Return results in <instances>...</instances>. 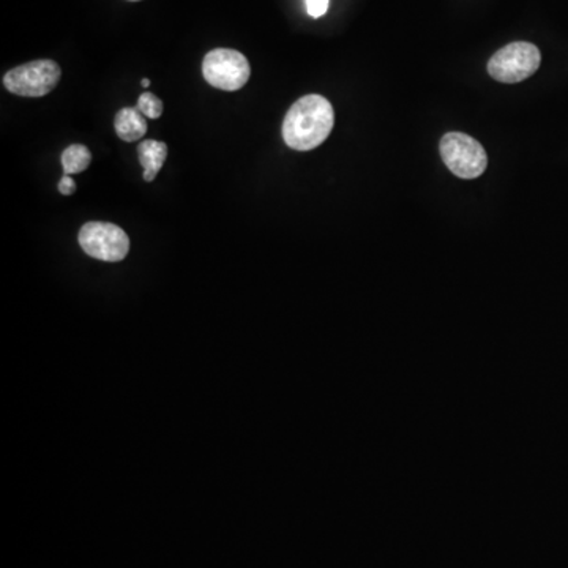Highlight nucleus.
I'll use <instances>...</instances> for the list:
<instances>
[{"mask_svg": "<svg viewBox=\"0 0 568 568\" xmlns=\"http://www.w3.org/2000/svg\"><path fill=\"white\" fill-rule=\"evenodd\" d=\"M203 74L212 88L234 92L248 82L252 69L242 52L220 48L205 55Z\"/></svg>", "mask_w": 568, "mask_h": 568, "instance_id": "6", "label": "nucleus"}, {"mask_svg": "<svg viewBox=\"0 0 568 568\" xmlns=\"http://www.w3.org/2000/svg\"><path fill=\"white\" fill-rule=\"evenodd\" d=\"M132 2H138V0H132Z\"/></svg>", "mask_w": 568, "mask_h": 568, "instance_id": "14", "label": "nucleus"}, {"mask_svg": "<svg viewBox=\"0 0 568 568\" xmlns=\"http://www.w3.org/2000/svg\"><path fill=\"white\" fill-rule=\"evenodd\" d=\"M61 77V67L54 61L43 59V61L24 63V65L7 71L3 77V85L14 95L39 99V97L54 91Z\"/></svg>", "mask_w": 568, "mask_h": 568, "instance_id": "4", "label": "nucleus"}, {"mask_svg": "<svg viewBox=\"0 0 568 568\" xmlns=\"http://www.w3.org/2000/svg\"><path fill=\"white\" fill-rule=\"evenodd\" d=\"M63 174L73 175L88 170L92 163V153L85 145L73 144L62 153Z\"/></svg>", "mask_w": 568, "mask_h": 568, "instance_id": "9", "label": "nucleus"}, {"mask_svg": "<svg viewBox=\"0 0 568 568\" xmlns=\"http://www.w3.org/2000/svg\"><path fill=\"white\" fill-rule=\"evenodd\" d=\"M138 111L149 119H159L163 114V102L151 92H144L138 100Z\"/></svg>", "mask_w": 568, "mask_h": 568, "instance_id": "10", "label": "nucleus"}, {"mask_svg": "<svg viewBox=\"0 0 568 568\" xmlns=\"http://www.w3.org/2000/svg\"><path fill=\"white\" fill-rule=\"evenodd\" d=\"M82 252L104 263H119L130 252V239L122 227L112 223H85L80 231Z\"/></svg>", "mask_w": 568, "mask_h": 568, "instance_id": "5", "label": "nucleus"}, {"mask_svg": "<svg viewBox=\"0 0 568 568\" xmlns=\"http://www.w3.org/2000/svg\"><path fill=\"white\" fill-rule=\"evenodd\" d=\"M58 189L59 192L63 194V196H70V194L77 192V182L73 181L71 175L63 174L61 182H59Z\"/></svg>", "mask_w": 568, "mask_h": 568, "instance_id": "12", "label": "nucleus"}, {"mask_svg": "<svg viewBox=\"0 0 568 568\" xmlns=\"http://www.w3.org/2000/svg\"><path fill=\"white\" fill-rule=\"evenodd\" d=\"M141 85L142 88H149V85H151V80H145L144 78V80L141 81Z\"/></svg>", "mask_w": 568, "mask_h": 568, "instance_id": "13", "label": "nucleus"}, {"mask_svg": "<svg viewBox=\"0 0 568 568\" xmlns=\"http://www.w3.org/2000/svg\"><path fill=\"white\" fill-rule=\"evenodd\" d=\"M541 54L536 44L515 41L496 52L488 62V73L496 81L517 84L528 80L538 70Z\"/></svg>", "mask_w": 568, "mask_h": 568, "instance_id": "2", "label": "nucleus"}, {"mask_svg": "<svg viewBox=\"0 0 568 568\" xmlns=\"http://www.w3.org/2000/svg\"><path fill=\"white\" fill-rule=\"evenodd\" d=\"M306 9L312 18L324 17L328 10V0H306Z\"/></svg>", "mask_w": 568, "mask_h": 568, "instance_id": "11", "label": "nucleus"}, {"mask_svg": "<svg viewBox=\"0 0 568 568\" xmlns=\"http://www.w3.org/2000/svg\"><path fill=\"white\" fill-rule=\"evenodd\" d=\"M138 156H140L141 166L144 168L142 178L145 182H152L166 162L168 145L162 141H142L138 145Z\"/></svg>", "mask_w": 568, "mask_h": 568, "instance_id": "8", "label": "nucleus"}, {"mask_svg": "<svg viewBox=\"0 0 568 568\" xmlns=\"http://www.w3.org/2000/svg\"><path fill=\"white\" fill-rule=\"evenodd\" d=\"M115 133L125 142H136L148 133L145 115L138 108H123L118 112L114 121Z\"/></svg>", "mask_w": 568, "mask_h": 568, "instance_id": "7", "label": "nucleus"}, {"mask_svg": "<svg viewBox=\"0 0 568 568\" xmlns=\"http://www.w3.org/2000/svg\"><path fill=\"white\" fill-rule=\"evenodd\" d=\"M440 156L459 179H477L487 171L488 156L480 142L463 133H447L440 141Z\"/></svg>", "mask_w": 568, "mask_h": 568, "instance_id": "3", "label": "nucleus"}, {"mask_svg": "<svg viewBox=\"0 0 568 568\" xmlns=\"http://www.w3.org/2000/svg\"><path fill=\"white\" fill-rule=\"evenodd\" d=\"M334 123V108L327 99L321 95L302 97L284 118V142L294 151H313L327 140Z\"/></svg>", "mask_w": 568, "mask_h": 568, "instance_id": "1", "label": "nucleus"}]
</instances>
